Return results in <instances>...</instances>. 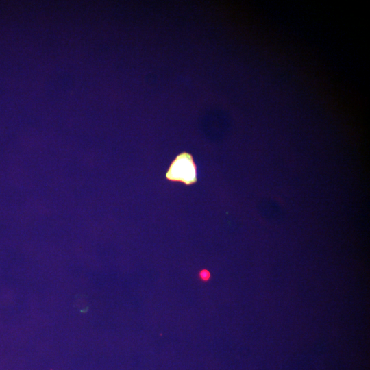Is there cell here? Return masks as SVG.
Listing matches in <instances>:
<instances>
[{
    "mask_svg": "<svg viewBox=\"0 0 370 370\" xmlns=\"http://www.w3.org/2000/svg\"><path fill=\"white\" fill-rule=\"evenodd\" d=\"M197 166L193 156L186 151L178 154L171 162L166 177L172 182L190 185L197 182Z\"/></svg>",
    "mask_w": 370,
    "mask_h": 370,
    "instance_id": "1",
    "label": "cell"
},
{
    "mask_svg": "<svg viewBox=\"0 0 370 370\" xmlns=\"http://www.w3.org/2000/svg\"><path fill=\"white\" fill-rule=\"evenodd\" d=\"M199 276L203 280H208L210 278V274L208 271L204 269L200 271Z\"/></svg>",
    "mask_w": 370,
    "mask_h": 370,
    "instance_id": "2",
    "label": "cell"
}]
</instances>
